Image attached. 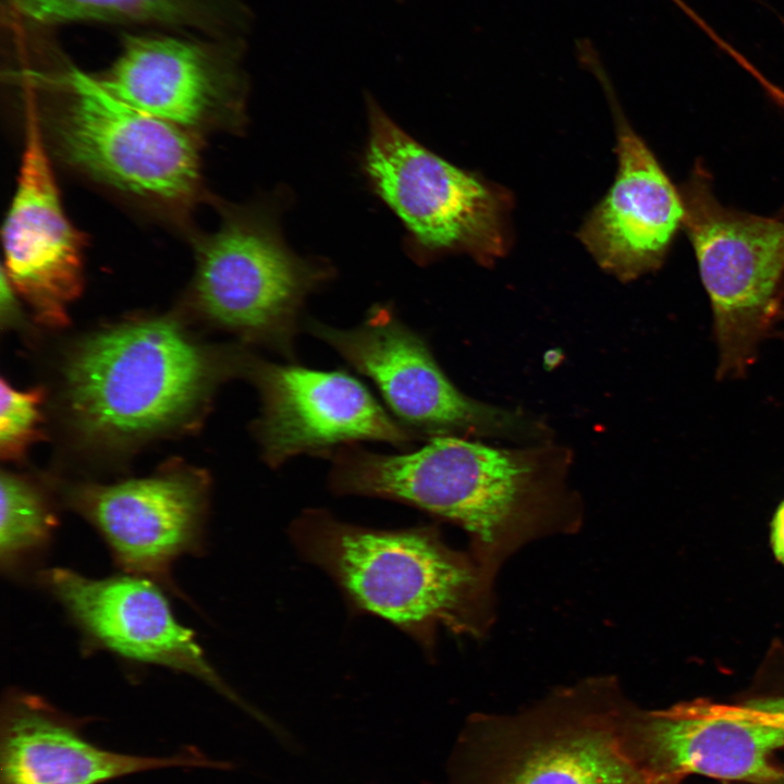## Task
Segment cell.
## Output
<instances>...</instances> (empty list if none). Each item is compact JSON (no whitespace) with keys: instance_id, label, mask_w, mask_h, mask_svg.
<instances>
[{"instance_id":"6da1fadb","label":"cell","mask_w":784,"mask_h":784,"mask_svg":"<svg viewBox=\"0 0 784 784\" xmlns=\"http://www.w3.org/2000/svg\"><path fill=\"white\" fill-rule=\"evenodd\" d=\"M330 458L333 492L397 501L458 525L493 579L528 542L575 531L581 522L566 485L568 454L555 446L502 449L436 436L415 452L379 454L348 444Z\"/></svg>"},{"instance_id":"7a4b0ae2","label":"cell","mask_w":784,"mask_h":784,"mask_svg":"<svg viewBox=\"0 0 784 784\" xmlns=\"http://www.w3.org/2000/svg\"><path fill=\"white\" fill-rule=\"evenodd\" d=\"M289 534L355 610L389 621L429 654L442 627L479 637L491 624L494 579L469 552L449 547L434 527L373 529L310 509Z\"/></svg>"},{"instance_id":"3957f363","label":"cell","mask_w":784,"mask_h":784,"mask_svg":"<svg viewBox=\"0 0 784 784\" xmlns=\"http://www.w3.org/2000/svg\"><path fill=\"white\" fill-rule=\"evenodd\" d=\"M627 707L617 683L599 677L514 714H476L457 743L453 784H678L629 750Z\"/></svg>"},{"instance_id":"277c9868","label":"cell","mask_w":784,"mask_h":784,"mask_svg":"<svg viewBox=\"0 0 784 784\" xmlns=\"http://www.w3.org/2000/svg\"><path fill=\"white\" fill-rule=\"evenodd\" d=\"M209 359L168 319H149L97 333L65 367L72 415L102 440L140 438L172 426L205 395Z\"/></svg>"},{"instance_id":"5b68a950","label":"cell","mask_w":784,"mask_h":784,"mask_svg":"<svg viewBox=\"0 0 784 784\" xmlns=\"http://www.w3.org/2000/svg\"><path fill=\"white\" fill-rule=\"evenodd\" d=\"M679 189L683 231L712 309L716 377L740 378L773 331L784 302V219L723 204L700 161Z\"/></svg>"},{"instance_id":"8992f818","label":"cell","mask_w":784,"mask_h":784,"mask_svg":"<svg viewBox=\"0 0 784 784\" xmlns=\"http://www.w3.org/2000/svg\"><path fill=\"white\" fill-rule=\"evenodd\" d=\"M195 294L219 326L293 359L305 298L332 268L284 242L277 209L265 203L224 206L220 226L196 245Z\"/></svg>"},{"instance_id":"52a82bcc","label":"cell","mask_w":784,"mask_h":784,"mask_svg":"<svg viewBox=\"0 0 784 784\" xmlns=\"http://www.w3.org/2000/svg\"><path fill=\"white\" fill-rule=\"evenodd\" d=\"M68 96L45 113L46 133L69 166L117 192L170 211L201 187L197 134L114 98L74 72Z\"/></svg>"},{"instance_id":"ba28073f","label":"cell","mask_w":784,"mask_h":784,"mask_svg":"<svg viewBox=\"0 0 784 784\" xmlns=\"http://www.w3.org/2000/svg\"><path fill=\"white\" fill-rule=\"evenodd\" d=\"M363 168L372 191L406 230L418 261L467 253L481 262L504 250L502 199L487 184L417 142L367 97Z\"/></svg>"},{"instance_id":"9c48e42d","label":"cell","mask_w":784,"mask_h":784,"mask_svg":"<svg viewBox=\"0 0 784 784\" xmlns=\"http://www.w3.org/2000/svg\"><path fill=\"white\" fill-rule=\"evenodd\" d=\"M308 331L373 381L401 422L417 434L520 436L523 417L473 400L449 380L419 334L387 306H375L350 329L308 322Z\"/></svg>"},{"instance_id":"30bf717a","label":"cell","mask_w":784,"mask_h":784,"mask_svg":"<svg viewBox=\"0 0 784 784\" xmlns=\"http://www.w3.org/2000/svg\"><path fill=\"white\" fill-rule=\"evenodd\" d=\"M624 734L634 756L664 776L784 784L773 761L784 747V697L739 706L695 701L653 712L629 705Z\"/></svg>"},{"instance_id":"8fae6325","label":"cell","mask_w":784,"mask_h":784,"mask_svg":"<svg viewBox=\"0 0 784 784\" xmlns=\"http://www.w3.org/2000/svg\"><path fill=\"white\" fill-rule=\"evenodd\" d=\"M261 402L254 432L272 468L299 454L330 456L360 440L408 449L416 432L393 419L354 377L249 358Z\"/></svg>"},{"instance_id":"7c38bea8","label":"cell","mask_w":784,"mask_h":784,"mask_svg":"<svg viewBox=\"0 0 784 784\" xmlns=\"http://www.w3.org/2000/svg\"><path fill=\"white\" fill-rule=\"evenodd\" d=\"M3 273L45 323L68 321L83 284L81 233L68 219L39 114L29 111L16 189L2 229Z\"/></svg>"},{"instance_id":"4fadbf2b","label":"cell","mask_w":784,"mask_h":784,"mask_svg":"<svg viewBox=\"0 0 784 784\" xmlns=\"http://www.w3.org/2000/svg\"><path fill=\"white\" fill-rule=\"evenodd\" d=\"M39 579L96 645L188 673L252 711L208 662L193 632L177 622L158 584L132 574L95 579L59 567L41 572Z\"/></svg>"},{"instance_id":"5bb4252c","label":"cell","mask_w":784,"mask_h":784,"mask_svg":"<svg viewBox=\"0 0 784 784\" xmlns=\"http://www.w3.org/2000/svg\"><path fill=\"white\" fill-rule=\"evenodd\" d=\"M206 493L201 477L170 473L77 486L69 501L101 534L124 571L174 590L172 564L203 541Z\"/></svg>"},{"instance_id":"9a60e30c","label":"cell","mask_w":784,"mask_h":784,"mask_svg":"<svg viewBox=\"0 0 784 784\" xmlns=\"http://www.w3.org/2000/svg\"><path fill=\"white\" fill-rule=\"evenodd\" d=\"M96 79L120 101L195 134L242 131L246 121L237 66L183 39L130 38Z\"/></svg>"},{"instance_id":"2e32d148","label":"cell","mask_w":784,"mask_h":784,"mask_svg":"<svg viewBox=\"0 0 784 784\" xmlns=\"http://www.w3.org/2000/svg\"><path fill=\"white\" fill-rule=\"evenodd\" d=\"M617 173L579 236L599 266L629 281L660 269L683 231L677 187L645 140L620 121Z\"/></svg>"},{"instance_id":"e0dca14e","label":"cell","mask_w":784,"mask_h":784,"mask_svg":"<svg viewBox=\"0 0 784 784\" xmlns=\"http://www.w3.org/2000/svg\"><path fill=\"white\" fill-rule=\"evenodd\" d=\"M82 726L41 697L10 691L1 708L0 784H102L163 768H225L194 749L168 757L103 749Z\"/></svg>"},{"instance_id":"ac0fdd59","label":"cell","mask_w":784,"mask_h":784,"mask_svg":"<svg viewBox=\"0 0 784 784\" xmlns=\"http://www.w3.org/2000/svg\"><path fill=\"white\" fill-rule=\"evenodd\" d=\"M0 560L3 569H17L48 548L56 515L44 494L25 479L1 474Z\"/></svg>"},{"instance_id":"d6986e66","label":"cell","mask_w":784,"mask_h":784,"mask_svg":"<svg viewBox=\"0 0 784 784\" xmlns=\"http://www.w3.org/2000/svg\"><path fill=\"white\" fill-rule=\"evenodd\" d=\"M25 19L40 24L74 21L174 23L192 17L197 0H12Z\"/></svg>"},{"instance_id":"ffe728a7","label":"cell","mask_w":784,"mask_h":784,"mask_svg":"<svg viewBox=\"0 0 784 784\" xmlns=\"http://www.w3.org/2000/svg\"><path fill=\"white\" fill-rule=\"evenodd\" d=\"M0 395L1 455L16 458L40 437L42 391H19L2 379Z\"/></svg>"},{"instance_id":"44dd1931","label":"cell","mask_w":784,"mask_h":784,"mask_svg":"<svg viewBox=\"0 0 784 784\" xmlns=\"http://www.w3.org/2000/svg\"><path fill=\"white\" fill-rule=\"evenodd\" d=\"M771 541L776 559L784 564V501L779 505L772 522Z\"/></svg>"},{"instance_id":"7402d4cb","label":"cell","mask_w":784,"mask_h":784,"mask_svg":"<svg viewBox=\"0 0 784 784\" xmlns=\"http://www.w3.org/2000/svg\"><path fill=\"white\" fill-rule=\"evenodd\" d=\"M780 320H784V302H783V305H782V308H781V311H780V316H779V321H780ZM777 336H780L781 339L784 340V330H781V331L777 333Z\"/></svg>"}]
</instances>
